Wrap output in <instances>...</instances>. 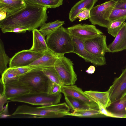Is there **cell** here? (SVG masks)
I'll return each mask as SVG.
<instances>
[{
	"label": "cell",
	"instance_id": "1",
	"mask_svg": "<svg viewBox=\"0 0 126 126\" xmlns=\"http://www.w3.org/2000/svg\"><path fill=\"white\" fill-rule=\"evenodd\" d=\"M48 8L45 7L27 4L24 9L13 14L6 16L0 21L2 32H9L14 28L23 27L32 31L46 23L48 16Z\"/></svg>",
	"mask_w": 126,
	"mask_h": 126
},
{
	"label": "cell",
	"instance_id": "2",
	"mask_svg": "<svg viewBox=\"0 0 126 126\" xmlns=\"http://www.w3.org/2000/svg\"><path fill=\"white\" fill-rule=\"evenodd\" d=\"M70 110L69 107L65 103L37 107L23 105L18 106L12 115H31L34 118H57L65 116Z\"/></svg>",
	"mask_w": 126,
	"mask_h": 126
},
{
	"label": "cell",
	"instance_id": "3",
	"mask_svg": "<svg viewBox=\"0 0 126 126\" xmlns=\"http://www.w3.org/2000/svg\"><path fill=\"white\" fill-rule=\"evenodd\" d=\"M46 41L49 49L58 56L73 52L72 36L62 26L47 35Z\"/></svg>",
	"mask_w": 126,
	"mask_h": 126
},
{
	"label": "cell",
	"instance_id": "4",
	"mask_svg": "<svg viewBox=\"0 0 126 126\" xmlns=\"http://www.w3.org/2000/svg\"><path fill=\"white\" fill-rule=\"evenodd\" d=\"M18 80L29 89V93H48L50 80L42 70H32L19 77Z\"/></svg>",
	"mask_w": 126,
	"mask_h": 126
},
{
	"label": "cell",
	"instance_id": "5",
	"mask_svg": "<svg viewBox=\"0 0 126 126\" xmlns=\"http://www.w3.org/2000/svg\"><path fill=\"white\" fill-rule=\"evenodd\" d=\"M61 93L52 94L44 92L29 93L13 98L10 101L23 102L34 105L50 106L60 103L62 96Z\"/></svg>",
	"mask_w": 126,
	"mask_h": 126
},
{
	"label": "cell",
	"instance_id": "6",
	"mask_svg": "<svg viewBox=\"0 0 126 126\" xmlns=\"http://www.w3.org/2000/svg\"><path fill=\"white\" fill-rule=\"evenodd\" d=\"M118 0H110L94 6L90 11L89 21L94 25L107 28L110 21L109 17Z\"/></svg>",
	"mask_w": 126,
	"mask_h": 126
},
{
	"label": "cell",
	"instance_id": "7",
	"mask_svg": "<svg viewBox=\"0 0 126 126\" xmlns=\"http://www.w3.org/2000/svg\"><path fill=\"white\" fill-rule=\"evenodd\" d=\"M72 61L62 55L58 56L54 66L63 85H74L77 79Z\"/></svg>",
	"mask_w": 126,
	"mask_h": 126
},
{
	"label": "cell",
	"instance_id": "8",
	"mask_svg": "<svg viewBox=\"0 0 126 126\" xmlns=\"http://www.w3.org/2000/svg\"><path fill=\"white\" fill-rule=\"evenodd\" d=\"M87 50L91 54L106 64L105 54L108 52L106 36L99 35L83 41Z\"/></svg>",
	"mask_w": 126,
	"mask_h": 126
},
{
	"label": "cell",
	"instance_id": "9",
	"mask_svg": "<svg viewBox=\"0 0 126 126\" xmlns=\"http://www.w3.org/2000/svg\"><path fill=\"white\" fill-rule=\"evenodd\" d=\"M67 29L71 36L83 41L103 34L93 25L80 24Z\"/></svg>",
	"mask_w": 126,
	"mask_h": 126
},
{
	"label": "cell",
	"instance_id": "10",
	"mask_svg": "<svg viewBox=\"0 0 126 126\" xmlns=\"http://www.w3.org/2000/svg\"><path fill=\"white\" fill-rule=\"evenodd\" d=\"M44 53L34 52L30 49L19 51L10 59L9 67L27 66L43 55Z\"/></svg>",
	"mask_w": 126,
	"mask_h": 126
},
{
	"label": "cell",
	"instance_id": "11",
	"mask_svg": "<svg viewBox=\"0 0 126 126\" xmlns=\"http://www.w3.org/2000/svg\"><path fill=\"white\" fill-rule=\"evenodd\" d=\"M108 91L111 103L120 100L126 93V67L115 79Z\"/></svg>",
	"mask_w": 126,
	"mask_h": 126
},
{
	"label": "cell",
	"instance_id": "12",
	"mask_svg": "<svg viewBox=\"0 0 126 126\" xmlns=\"http://www.w3.org/2000/svg\"><path fill=\"white\" fill-rule=\"evenodd\" d=\"M61 92L64 96H72L82 102L92 109L99 110L98 104L91 99L81 89L76 85H62Z\"/></svg>",
	"mask_w": 126,
	"mask_h": 126
},
{
	"label": "cell",
	"instance_id": "13",
	"mask_svg": "<svg viewBox=\"0 0 126 126\" xmlns=\"http://www.w3.org/2000/svg\"><path fill=\"white\" fill-rule=\"evenodd\" d=\"M29 93V89L18 79L11 80L4 84L3 94L8 100Z\"/></svg>",
	"mask_w": 126,
	"mask_h": 126
},
{
	"label": "cell",
	"instance_id": "14",
	"mask_svg": "<svg viewBox=\"0 0 126 126\" xmlns=\"http://www.w3.org/2000/svg\"><path fill=\"white\" fill-rule=\"evenodd\" d=\"M72 36L74 46L73 53L82 58L86 62L91 63L94 65H105L99 59L93 55L87 50L83 40Z\"/></svg>",
	"mask_w": 126,
	"mask_h": 126
},
{
	"label": "cell",
	"instance_id": "15",
	"mask_svg": "<svg viewBox=\"0 0 126 126\" xmlns=\"http://www.w3.org/2000/svg\"><path fill=\"white\" fill-rule=\"evenodd\" d=\"M58 57L49 49L44 53L43 55L27 66L32 70H42L43 69L54 66Z\"/></svg>",
	"mask_w": 126,
	"mask_h": 126
},
{
	"label": "cell",
	"instance_id": "16",
	"mask_svg": "<svg viewBox=\"0 0 126 126\" xmlns=\"http://www.w3.org/2000/svg\"><path fill=\"white\" fill-rule=\"evenodd\" d=\"M115 37L113 41L108 46V52H117L126 49V22Z\"/></svg>",
	"mask_w": 126,
	"mask_h": 126
},
{
	"label": "cell",
	"instance_id": "17",
	"mask_svg": "<svg viewBox=\"0 0 126 126\" xmlns=\"http://www.w3.org/2000/svg\"><path fill=\"white\" fill-rule=\"evenodd\" d=\"M27 5L25 0H0V11L6 12L7 16L20 11Z\"/></svg>",
	"mask_w": 126,
	"mask_h": 126
},
{
	"label": "cell",
	"instance_id": "18",
	"mask_svg": "<svg viewBox=\"0 0 126 126\" xmlns=\"http://www.w3.org/2000/svg\"><path fill=\"white\" fill-rule=\"evenodd\" d=\"M32 32L33 43L30 49L36 52L44 53L49 49L45 37L37 29H34Z\"/></svg>",
	"mask_w": 126,
	"mask_h": 126
},
{
	"label": "cell",
	"instance_id": "19",
	"mask_svg": "<svg viewBox=\"0 0 126 126\" xmlns=\"http://www.w3.org/2000/svg\"><path fill=\"white\" fill-rule=\"evenodd\" d=\"M84 92L92 101L97 103H100L106 109L109 107L111 104L108 91L101 92L90 90Z\"/></svg>",
	"mask_w": 126,
	"mask_h": 126
},
{
	"label": "cell",
	"instance_id": "20",
	"mask_svg": "<svg viewBox=\"0 0 126 126\" xmlns=\"http://www.w3.org/2000/svg\"><path fill=\"white\" fill-rule=\"evenodd\" d=\"M98 0H80L77 2L71 8L69 13V19L71 22L76 19L75 17L81 11L86 9L90 10L93 8Z\"/></svg>",
	"mask_w": 126,
	"mask_h": 126
},
{
	"label": "cell",
	"instance_id": "21",
	"mask_svg": "<svg viewBox=\"0 0 126 126\" xmlns=\"http://www.w3.org/2000/svg\"><path fill=\"white\" fill-rule=\"evenodd\" d=\"M126 100L121 99L111 103L108 107L110 108L108 110L116 115L117 118H126Z\"/></svg>",
	"mask_w": 126,
	"mask_h": 126
},
{
	"label": "cell",
	"instance_id": "22",
	"mask_svg": "<svg viewBox=\"0 0 126 126\" xmlns=\"http://www.w3.org/2000/svg\"><path fill=\"white\" fill-rule=\"evenodd\" d=\"M27 4L54 8L62 5L63 0H25Z\"/></svg>",
	"mask_w": 126,
	"mask_h": 126
},
{
	"label": "cell",
	"instance_id": "23",
	"mask_svg": "<svg viewBox=\"0 0 126 126\" xmlns=\"http://www.w3.org/2000/svg\"><path fill=\"white\" fill-rule=\"evenodd\" d=\"M65 115L80 117H96L104 115L100 112L99 110L93 109L74 110L72 112H67Z\"/></svg>",
	"mask_w": 126,
	"mask_h": 126
},
{
	"label": "cell",
	"instance_id": "24",
	"mask_svg": "<svg viewBox=\"0 0 126 126\" xmlns=\"http://www.w3.org/2000/svg\"><path fill=\"white\" fill-rule=\"evenodd\" d=\"M64 21L57 20L53 22L46 23L40 27L39 30L45 37L62 26L64 24Z\"/></svg>",
	"mask_w": 126,
	"mask_h": 126
},
{
	"label": "cell",
	"instance_id": "25",
	"mask_svg": "<svg viewBox=\"0 0 126 126\" xmlns=\"http://www.w3.org/2000/svg\"><path fill=\"white\" fill-rule=\"evenodd\" d=\"M64 97L66 103L70 108L73 111L92 109L82 102L76 98L69 96Z\"/></svg>",
	"mask_w": 126,
	"mask_h": 126
},
{
	"label": "cell",
	"instance_id": "26",
	"mask_svg": "<svg viewBox=\"0 0 126 126\" xmlns=\"http://www.w3.org/2000/svg\"><path fill=\"white\" fill-rule=\"evenodd\" d=\"M126 20V17L110 21L107 28L108 33L114 37H115L121 29Z\"/></svg>",
	"mask_w": 126,
	"mask_h": 126
},
{
	"label": "cell",
	"instance_id": "27",
	"mask_svg": "<svg viewBox=\"0 0 126 126\" xmlns=\"http://www.w3.org/2000/svg\"><path fill=\"white\" fill-rule=\"evenodd\" d=\"M10 58L5 53L3 43L0 39V73L1 75L8 68L7 65L9 62Z\"/></svg>",
	"mask_w": 126,
	"mask_h": 126
},
{
	"label": "cell",
	"instance_id": "28",
	"mask_svg": "<svg viewBox=\"0 0 126 126\" xmlns=\"http://www.w3.org/2000/svg\"><path fill=\"white\" fill-rule=\"evenodd\" d=\"M42 70L51 81L60 85H63L54 66L43 69Z\"/></svg>",
	"mask_w": 126,
	"mask_h": 126
},
{
	"label": "cell",
	"instance_id": "29",
	"mask_svg": "<svg viewBox=\"0 0 126 126\" xmlns=\"http://www.w3.org/2000/svg\"><path fill=\"white\" fill-rule=\"evenodd\" d=\"M0 79L4 84L12 80L18 79L19 77L14 68L9 67L4 71Z\"/></svg>",
	"mask_w": 126,
	"mask_h": 126
},
{
	"label": "cell",
	"instance_id": "30",
	"mask_svg": "<svg viewBox=\"0 0 126 126\" xmlns=\"http://www.w3.org/2000/svg\"><path fill=\"white\" fill-rule=\"evenodd\" d=\"M126 17V9L114 8L112 11L109 17L110 21Z\"/></svg>",
	"mask_w": 126,
	"mask_h": 126
},
{
	"label": "cell",
	"instance_id": "31",
	"mask_svg": "<svg viewBox=\"0 0 126 126\" xmlns=\"http://www.w3.org/2000/svg\"><path fill=\"white\" fill-rule=\"evenodd\" d=\"M62 86L50 80L48 93L50 94H52L61 92Z\"/></svg>",
	"mask_w": 126,
	"mask_h": 126
},
{
	"label": "cell",
	"instance_id": "32",
	"mask_svg": "<svg viewBox=\"0 0 126 126\" xmlns=\"http://www.w3.org/2000/svg\"><path fill=\"white\" fill-rule=\"evenodd\" d=\"M90 11L91 10L89 9H86L81 11L75 16V19H79V21L80 22L89 18L90 16Z\"/></svg>",
	"mask_w": 126,
	"mask_h": 126
},
{
	"label": "cell",
	"instance_id": "33",
	"mask_svg": "<svg viewBox=\"0 0 126 126\" xmlns=\"http://www.w3.org/2000/svg\"><path fill=\"white\" fill-rule=\"evenodd\" d=\"M13 68L19 77L32 70L31 68L27 66Z\"/></svg>",
	"mask_w": 126,
	"mask_h": 126
},
{
	"label": "cell",
	"instance_id": "34",
	"mask_svg": "<svg viewBox=\"0 0 126 126\" xmlns=\"http://www.w3.org/2000/svg\"><path fill=\"white\" fill-rule=\"evenodd\" d=\"M97 104L98 106L99 110L102 114L106 116L117 118L116 115L107 110L100 104L99 103Z\"/></svg>",
	"mask_w": 126,
	"mask_h": 126
},
{
	"label": "cell",
	"instance_id": "35",
	"mask_svg": "<svg viewBox=\"0 0 126 126\" xmlns=\"http://www.w3.org/2000/svg\"><path fill=\"white\" fill-rule=\"evenodd\" d=\"M114 8L126 9V0H118Z\"/></svg>",
	"mask_w": 126,
	"mask_h": 126
},
{
	"label": "cell",
	"instance_id": "36",
	"mask_svg": "<svg viewBox=\"0 0 126 126\" xmlns=\"http://www.w3.org/2000/svg\"><path fill=\"white\" fill-rule=\"evenodd\" d=\"M28 30V29L24 27H17L14 28L11 30L10 32L17 33H25Z\"/></svg>",
	"mask_w": 126,
	"mask_h": 126
},
{
	"label": "cell",
	"instance_id": "37",
	"mask_svg": "<svg viewBox=\"0 0 126 126\" xmlns=\"http://www.w3.org/2000/svg\"><path fill=\"white\" fill-rule=\"evenodd\" d=\"M95 70V67L93 65L90 66L86 71V72L89 74H92L94 73Z\"/></svg>",
	"mask_w": 126,
	"mask_h": 126
},
{
	"label": "cell",
	"instance_id": "38",
	"mask_svg": "<svg viewBox=\"0 0 126 126\" xmlns=\"http://www.w3.org/2000/svg\"><path fill=\"white\" fill-rule=\"evenodd\" d=\"M0 21H1L6 18L7 14L5 11H0Z\"/></svg>",
	"mask_w": 126,
	"mask_h": 126
},
{
	"label": "cell",
	"instance_id": "39",
	"mask_svg": "<svg viewBox=\"0 0 126 126\" xmlns=\"http://www.w3.org/2000/svg\"><path fill=\"white\" fill-rule=\"evenodd\" d=\"M121 99L126 100V93L123 96Z\"/></svg>",
	"mask_w": 126,
	"mask_h": 126
},
{
	"label": "cell",
	"instance_id": "40",
	"mask_svg": "<svg viewBox=\"0 0 126 126\" xmlns=\"http://www.w3.org/2000/svg\"><path fill=\"white\" fill-rule=\"evenodd\" d=\"M125 110H126V107L125 108Z\"/></svg>",
	"mask_w": 126,
	"mask_h": 126
}]
</instances>
